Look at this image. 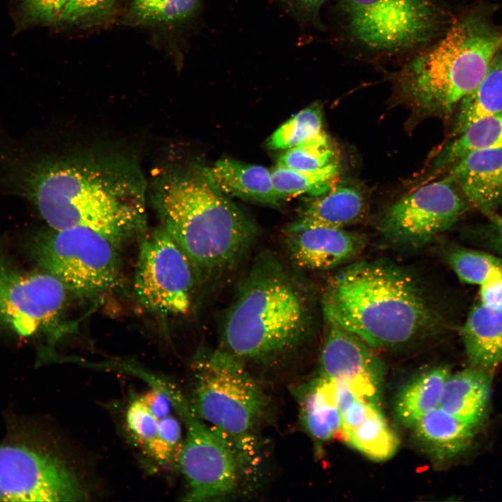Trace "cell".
I'll return each instance as SVG.
<instances>
[{
  "instance_id": "cell-20",
  "label": "cell",
  "mask_w": 502,
  "mask_h": 502,
  "mask_svg": "<svg viewBox=\"0 0 502 502\" xmlns=\"http://www.w3.org/2000/svg\"><path fill=\"white\" fill-rule=\"evenodd\" d=\"M207 172L215 185L225 195L278 204L280 199L273 188L271 171L263 166L224 158Z\"/></svg>"
},
{
  "instance_id": "cell-12",
  "label": "cell",
  "mask_w": 502,
  "mask_h": 502,
  "mask_svg": "<svg viewBox=\"0 0 502 502\" xmlns=\"http://www.w3.org/2000/svg\"><path fill=\"white\" fill-rule=\"evenodd\" d=\"M176 410L186 426L178 460L189 487L185 500L202 501L229 495L238 478L237 459L229 443L197 418L186 401Z\"/></svg>"
},
{
  "instance_id": "cell-30",
  "label": "cell",
  "mask_w": 502,
  "mask_h": 502,
  "mask_svg": "<svg viewBox=\"0 0 502 502\" xmlns=\"http://www.w3.org/2000/svg\"><path fill=\"white\" fill-rule=\"evenodd\" d=\"M322 114L318 106H310L293 116L271 136L268 147L287 150L325 137Z\"/></svg>"
},
{
  "instance_id": "cell-2",
  "label": "cell",
  "mask_w": 502,
  "mask_h": 502,
  "mask_svg": "<svg viewBox=\"0 0 502 502\" xmlns=\"http://www.w3.org/2000/svg\"><path fill=\"white\" fill-rule=\"evenodd\" d=\"M325 319L373 348L406 346L441 329L442 317L411 273L390 262L360 261L332 276L323 298Z\"/></svg>"
},
{
  "instance_id": "cell-33",
  "label": "cell",
  "mask_w": 502,
  "mask_h": 502,
  "mask_svg": "<svg viewBox=\"0 0 502 502\" xmlns=\"http://www.w3.org/2000/svg\"><path fill=\"white\" fill-rule=\"evenodd\" d=\"M117 0H69L57 22L73 26H89L110 17Z\"/></svg>"
},
{
  "instance_id": "cell-16",
  "label": "cell",
  "mask_w": 502,
  "mask_h": 502,
  "mask_svg": "<svg viewBox=\"0 0 502 502\" xmlns=\"http://www.w3.org/2000/svg\"><path fill=\"white\" fill-rule=\"evenodd\" d=\"M464 199L485 213L502 203V149L471 151L451 165L447 176Z\"/></svg>"
},
{
  "instance_id": "cell-28",
  "label": "cell",
  "mask_w": 502,
  "mask_h": 502,
  "mask_svg": "<svg viewBox=\"0 0 502 502\" xmlns=\"http://www.w3.org/2000/svg\"><path fill=\"white\" fill-rule=\"evenodd\" d=\"M202 0H132L128 12L129 23L144 26H177L198 13Z\"/></svg>"
},
{
  "instance_id": "cell-26",
  "label": "cell",
  "mask_w": 502,
  "mask_h": 502,
  "mask_svg": "<svg viewBox=\"0 0 502 502\" xmlns=\"http://www.w3.org/2000/svg\"><path fill=\"white\" fill-rule=\"evenodd\" d=\"M456 137L437 157L436 168L451 165L473 151L502 149V112L476 121Z\"/></svg>"
},
{
  "instance_id": "cell-32",
  "label": "cell",
  "mask_w": 502,
  "mask_h": 502,
  "mask_svg": "<svg viewBox=\"0 0 502 502\" xmlns=\"http://www.w3.org/2000/svg\"><path fill=\"white\" fill-rule=\"evenodd\" d=\"M328 136L285 150L277 164L298 171H315L336 162Z\"/></svg>"
},
{
  "instance_id": "cell-23",
  "label": "cell",
  "mask_w": 502,
  "mask_h": 502,
  "mask_svg": "<svg viewBox=\"0 0 502 502\" xmlns=\"http://www.w3.org/2000/svg\"><path fill=\"white\" fill-rule=\"evenodd\" d=\"M446 367L427 370L408 381L398 392L395 402L397 419L411 427L420 417L439 406L448 376Z\"/></svg>"
},
{
  "instance_id": "cell-35",
  "label": "cell",
  "mask_w": 502,
  "mask_h": 502,
  "mask_svg": "<svg viewBox=\"0 0 502 502\" xmlns=\"http://www.w3.org/2000/svg\"><path fill=\"white\" fill-rule=\"evenodd\" d=\"M480 303L487 306H502V275L487 280L480 285Z\"/></svg>"
},
{
  "instance_id": "cell-10",
  "label": "cell",
  "mask_w": 502,
  "mask_h": 502,
  "mask_svg": "<svg viewBox=\"0 0 502 502\" xmlns=\"http://www.w3.org/2000/svg\"><path fill=\"white\" fill-rule=\"evenodd\" d=\"M86 492L60 459L24 443L0 445V501H77Z\"/></svg>"
},
{
  "instance_id": "cell-29",
  "label": "cell",
  "mask_w": 502,
  "mask_h": 502,
  "mask_svg": "<svg viewBox=\"0 0 502 502\" xmlns=\"http://www.w3.org/2000/svg\"><path fill=\"white\" fill-rule=\"evenodd\" d=\"M339 172L337 162L315 171H298L277 163L271 171L275 192L280 199L303 194L318 196L333 184Z\"/></svg>"
},
{
  "instance_id": "cell-15",
  "label": "cell",
  "mask_w": 502,
  "mask_h": 502,
  "mask_svg": "<svg viewBox=\"0 0 502 502\" xmlns=\"http://www.w3.org/2000/svg\"><path fill=\"white\" fill-rule=\"evenodd\" d=\"M284 240L294 264L307 270L341 266L358 255L365 238L344 228L312 225L297 220L284 231Z\"/></svg>"
},
{
  "instance_id": "cell-17",
  "label": "cell",
  "mask_w": 502,
  "mask_h": 502,
  "mask_svg": "<svg viewBox=\"0 0 502 502\" xmlns=\"http://www.w3.org/2000/svg\"><path fill=\"white\" fill-rule=\"evenodd\" d=\"M411 427L416 440L430 457L446 461L469 448L477 426L437 406L420 417Z\"/></svg>"
},
{
  "instance_id": "cell-18",
  "label": "cell",
  "mask_w": 502,
  "mask_h": 502,
  "mask_svg": "<svg viewBox=\"0 0 502 502\" xmlns=\"http://www.w3.org/2000/svg\"><path fill=\"white\" fill-rule=\"evenodd\" d=\"M487 371L473 367L450 375L438 406L462 421L478 426L485 417L490 398L491 377Z\"/></svg>"
},
{
  "instance_id": "cell-25",
  "label": "cell",
  "mask_w": 502,
  "mask_h": 502,
  "mask_svg": "<svg viewBox=\"0 0 502 502\" xmlns=\"http://www.w3.org/2000/svg\"><path fill=\"white\" fill-rule=\"evenodd\" d=\"M341 438L369 459L381 462L392 457L399 446V439L379 406L356 425L340 431Z\"/></svg>"
},
{
  "instance_id": "cell-9",
  "label": "cell",
  "mask_w": 502,
  "mask_h": 502,
  "mask_svg": "<svg viewBox=\"0 0 502 502\" xmlns=\"http://www.w3.org/2000/svg\"><path fill=\"white\" fill-rule=\"evenodd\" d=\"M195 280L188 258L163 228L144 238L134 287L145 307L162 314L187 313Z\"/></svg>"
},
{
  "instance_id": "cell-1",
  "label": "cell",
  "mask_w": 502,
  "mask_h": 502,
  "mask_svg": "<svg viewBox=\"0 0 502 502\" xmlns=\"http://www.w3.org/2000/svg\"><path fill=\"white\" fill-rule=\"evenodd\" d=\"M40 145L21 155L17 190L50 228L89 229L114 245L144 228L147 184L134 158L61 153Z\"/></svg>"
},
{
  "instance_id": "cell-4",
  "label": "cell",
  "mask_w": 502,
  "mask_h": 502,
  "mask_svg": "<svg viewBox=\"0 0 502 502\" xmlns=\"http://www.w3.org/2000/svg\"><path fill=\"white\" fill-rule=\"evenodd\" d=\"M307 291L280 260L262 254L226 312L221 349L240 360L270 362L295 351L310 329Z\"/></svg>"
},
{
  "instance_id": "cell-8",
  "label": "cell",
  "mask_w": 502,
  "mask_h": 502,
  "mask_svg": "<svg viewBox=\"0 0 502 502\" xmlns=\"http://www.w3.org/2000/svg\"><path fill=\"white\" fill-rule=\"evenodd\" d=\"M342 10L353 39L379 52L416 48L446 27V13L431 0H344Z\"/></svg>"
},
{
  "instance_id": "cell-34",
  "label": "cell",
  "mask_w": 502,
  "mask_h": 502,
  "mask_svg": "<svg viewBox=\"0 0 502 502\" xmlns=\"http://www.w3.org/2000/svg\"><path fill=\"white\" fill-rule=\"evenodd\" d=\"M69 0H22L23 13L29 20L43 24L57 22Z\"/></svg>"
},
{
  "instance_id": "cell-13",
  "label": "cell",
  "mask_w": 502,
  "mask_h": 502,
  "mask_svg": "<svg viewBox=\"0 0 502 502\" xmlns=\"http://www.w3.org/2000/svg\"><path fill=\"white\" fill-rule=\"evenodd\" d=\"M66 290L49 273L22 271L0 259V327L21 337L47 328L63 307Z\"/></svg>"
},
{
  "instance_id": "cell-24",
  "label": "cell",
  "mask_w": 502,
  "mask_h": 502,
  "mask_svg": "<svg viewBox=\"0 0 502 502\" xmlns=\"http://www.w3.org/2000/svg\"><path fill=\"white\" fill-rule=\"evenodd\" d=\"M502 112V47L478 84L458 105L453 126L457 136L483 118Z\"/></svg>"
},
{
  "instance_id": "cell-19",
  "label": "cell",
  "mask_w": 502,
  "mask_h": 502,
  "mask_svg": "<svg viewBox=\"0 0 502 502\" xmlns=\"http://www.w3.org/2000/svg\"><path fill=\"white\" fill-rule=\"evenodd\" d=\"M462 336L473 367L489 370L502 362V306L481 303L470 311Z\"/></svg>"
},
{
  "instance_id": "cell-36",
  "label": "cell",
  "mask_w": 502,
  "mask_h": 502,
  "mask_svg": "<svg viewBox=\"0 0 502 502\" xmlns=\"http://www.w3.org/2000/svg\"><path fill=\"white\" fill-rule=\"evenodd\" d=\"M328 0H287L292 11L305 20L315 19L322 7Z\"/></svg>"
},
{
  "instance_id": "cell-31",
  "label": "cell",
  "mask_w": 502,
  "mask_h": 502,
  "mask_svg": "<svg viewBox=\"0 0 502 502\" xmlns=\"http://www.w3.org/2000/svg\"><path fill=\"white\" fill-rule=\"evenodd\" d=\"M447 261L458 278L467 284L480 285L502 275V261L480 251L454 248L448 252Z\"/></svg>"
},
{
  "instance_id": "cell-21",
  "label": "cell",
  "mask_w": 502,
  "mask_h": 502,
  "mask_svg": "<svg viewBox=\"0 0 502 502\" xmlns=\"http://www.w3.org/2000/svg\"><path fill=\"white\" fill-rule=\"evenodd\" d=\"M366 208L360 189L349 184L331 186L309 202L298 220L312 225L344 228L363 218Z\"/></svg>"
},
{
  "instance_id": "cell-14",
  "label": "cell",
  "mask_w": 502,
  "mask_h": 502,
  "mask_svg": "<svg viewBox=\"0 0 502 502\" xmlns=\"http://www.w3.org/2000/svg\"><path fill=\"white\" fill-rule=\"evenodd\" d=\"M325 321L320 376L343 382L360 400L379 405L385 374L383 362L357 335L332 320Z\"/></svg>"
},
{
  "instance_id": "cell-6",
  "label": "cell",
  "mask_w": 502,
  "mask_h": 502,
  "mask_svg": "<svg viewBox=\"0 0 502 502\" xmlns=\"http://www.w3.org/2000/svg\"><path fill=\"white\" fill-rule=\"evenodd\" d=\"M195 363L192 413L227 441L247 438L266 406L262 389L241 360L222 349Z\"/></svg>"
},
{
  "instance_id": "cell-11",
  "label": "cell",
  "mask_w": 502,
  "mask_h": 502,
  "mask_svg": "<svg viewBox=\"0 0 502 502\" xmlns=\"http://www.w3.org/2000/svg\"><path fill=\"white\" fill-rule=\"evenodd\" d=\"M464 198L448 178L429 183L391 205L379 231L395 245L418 248L450 228L464 211Z\"/></svg>"
},
{
  "instance_id": "cell-27",
  "label": "cell",
  "mask_w": 502,
  "mask_h": 502,
  "mask_svg": "<svg viewBox=\"0 0 502 502\" xmlns=\"http://www.w3.org/2000/svg\"><path fill=\"white\" fill-rule=\"evenodd\" d=\"M173 411L151 409L142 395L134 399L126 410V422L130 433L145 452L155 461L164 450V429Z\"/></svg>"
},
{
  "instance_id": "cell-5",
  "label": "cell",
  "mask_w": 502,
  "mask_h": 502,
  "mask_svg": "<svg viewBox=\"0 0 502 502\" xmlns=\"http://www.w3.org/2000/svg\"><path fill=\"white\" fill-rule=\"evenodd\" d=\"M501 47L502 28L482 11L469 12L396 73L399 94L420 112L448 115L478 85Z\"/></svg>"
},
{
  "instance_id": "cell-22",
  "label": "cell",
  "mask_w": 502,
  "mask_h": 502,
  "mask_svg": "<svg viewBox=\"0 0 502 502\" xmlns=\"http://www.w3.org/2000/svg\"><path fill=\"white\" fill-rule=\"evenodd\" d=\"M298 392L302 422L310 434L318 441L339 434L342 417L335 403L331 381L320 376Z\"/></svg>"
},
{
  "instance_id": "cell-3",
  "label": "cell",
  "mask_w": 502,
  "mask_h": 502,
  "mask_svg": "<svg viewBox=\"0 0 502 502\" xmlns=\"http://www.w3.org/2000/svg\"><path fill=\"white\" fill-rule=\"evenodd\" d=\"M150 190L162 228L185 254L200 283L232 270L256 239L254 223L215 185L206 168L161 171Z\"/></svg>"
},
{
  "instance_id": "cell-37",
  "label": "cell",
  "mask_w": 502,
  "mask_h": 502,
  "mask_svg": "<svg viewBox=\"0 0 502 502\" xmlns=\"http://www.w3.org/2000/svg\"><path fill=\"white\" fill-rule=\"evenodd\" d=\"M497 230L499 233V236L500 238V241L502 243V216L497 218L496 220Z\"/></svg>"
},
{
  "instance_id": "cell-7",
  "label": "cell",
  "mask_w": 502,
  "mask_h": 502,
  "mask_svg": "<svg viewBox=\"0 0 502 502\" xmlns=\"http://www.w3.org/2000/svg\"><path fill=\"white\" fill-rule=\"evenodd\" d=\"M114 244L91 229L72 227L40 232L31 255L45 272L79 296L101 294L118 284L119 266Z\"/></svg>"
}]
</instances>
